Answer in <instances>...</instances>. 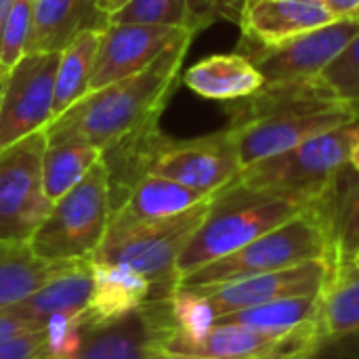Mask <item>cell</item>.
I'll list each match as a JSON object with an SVG mask.
<instances>
[{"label":"cell","instance_id":"cell-18","mask_svg":"<svg viewBox=\"0 0 359 359\" xmlns=\"http://www.w3.org/2000/svg\"><path fill=\"white\" fill-rule=\"evenodd\" d=\"M183 82L204 99L229 103L257 93L265 84V78L248 57L229 53L210 55L194 63L183 74Z\"/></svg>","mask_w":359,"mask_h":359},{"label":"cell","instance_id":"cell-27","mask_svg":"<svg viewBox=\"0 0 359 359\" xmlns=\"http://www.w3.org/2000/svg\"><path fill=\"white\" fill-rule=\"evenodd\" d=\"M320 328L322 334L359 332V267L339 269L324 290Z\"/></svg>","mask_w":359,"mask_h":359},{"label":"cell","instance_id":"cell-16","mask_svg":"<svg viewBox=\"0 0 359 359\" xmlns=\"http://www.w3.org/2000/svg\"><path fill=\"white\" fill-rule=\"evenodd\" d=\"M90 271L93 292L84 309V328L116 322L141 307L151 294V282L130 265L90 261Z\"/></svg>","mask_w":359,"mask_h":359},{"label":"cell","instance_id":"cell-28","mask_svg":"<svg viewBox=\"0 0 359 359\" xmlns=\"http://www.w3.org/2000/svg\"><path fill=\"white\" fill-rule=\"evenodd\" d=\"M40 359H76L84 339V313H55L42 324Z\"/></svg>","mask_w":359,"mask_h":359},{"label":"cell","instance_id":"cell-7","mask_svg":"<svg viewBox=\"0 0 359 359\" xmlns=\"http://www.w3.org/2000/svg\"><path fill=\"white\" fill-rule=\"evenodd\" d=\"M109 217V177L99 160L76 187L53 202L50 212L29 240V248L50 263L90 259L103 242Z\"/></svg>","mask_w":359,"mask_h":359},{"label":"cell","instance_id":"cell-1","mask_svg":"<svg viewBox=\"0 0 359 359\" xmlns=\"http://www.w3.org/2000/svg\"><path fill=\"white\" fill-rule=\"evenodd\" d=\"M229 126L242 168L349 124L359 116L318 78L265 82L257 93L229 101Z\"/></svg>","mask_w":359,"mask_h":359},{"label":"cell","instance_id":"cell-32","mask_svg":"<svg viewBox=\"0 0 359 359\" xmlns=\"http://www.w3.org/2000/svg\"><path fill=\"white\" fill-rule=\"evenodd\" d=\"M318 337H322V328L320 324H311V326H305L292 334H288L280 345H276L271 351L259 355V358L252 359H301L309 349L311 345L318 341Z\"/></svg>","mask_w":359,"mask_h":359},{"label":"cell","instance_id":"cell-5","mask_svg":"<svg viewBox=\"0 0 359 359\" xmlns=\"http://www.w3.org/2000/svg\"><path fill=\"white\" fill-rule=\"evenodd\" d=\"M330 208L332 202L301 212L299 217L263 233L240 250L187 273L177 286L223 284L250 276L282 271L309 261H332L337 265Z\"/></svg>","mask_w":359,"mask_h":359},{"label":"cell","instance_id":"cell-23","mask_svg":"<svg viewBox=\"0 0 359 359\" xmlns=\"http://www.w3.org/2000/svg\"><path fill=\"white\" fill-rule=\"evenodd\" d=\"M101 160V151L80 139H46L42 156V181L50 202L76 187Z\"/></svg>","mask_w":359,"mask_h":359},{"label":"cell","instance_id":"cell-35","mask_svg":"<svg viewBox=\"0 0 359 359\" xmlns=\"http://www.w3.org/2000/svg\"><path fill=\"white\" fill-rule=\"evenodd\" d=\"M32 328H38V324H32L23 318H17L8 311H0V341L8 339V337H15L19 332H25V330H32Z\"/></svg>","mask_w":359,"mask_h":359},{"label":"cell","instance_id":"cell-38","mask_svg":"<svg viewBox=\"0 0 359 359\" xmlns=\"http://www.w3.org/2000/svg\"><path fill=\"white\" fill-rule=\"evenodd\" d=\"M149 359H208L198 358V355H181V353H168V351H156Z\"/></svg>","mask_w":359,"mask_h":359},{"label":"cell","instance_id":"cell-8","mask_svg":"<svg viewBox=\"0 0 359 359\" xmlns=\"http://www.w3.org/2000/svg\"><path fill=\"white\" fill-rule=\"evenodd\" d=\"M44 130L0 149V242L29 244L53 208L42 181Z\"/></svg>","mask_w":359,"mask_h":359},{"label":"cell","instance_id":"cell-41","mask_svg":"<svg viewBox=\"0 0 359 359\" xmlns=\"http://www.w3.org/2000/svg\"><path fill=\"white\" fill-rule=\"evenodd\" d=\"M13 2H15V0H0V21H2V17L6 15V11L11 8Z\"/></svg>","mask_w":359,"mask_h":359},{"label":"cell","instance_id":"cell-13","mask_svg":"<svg viewBox=\"0 0 359 359\" xmlns=\"http://www.w3.org/2000/svg\"><path fill=\"white\" fill-rule=\"evenodd\" d=\"M185 36L196 34L189 29L166 25L107 23L101 32L90 90L147 69L166 48H170Z\"/></svg>","mask_w":359,"mask_h":359},{"label":"cell","instance_id":"cell-42","mask_svg":"<svg viewBox=\"0 0 359 359\" xmlns=\"http://www.w3.org/2000/svg\"><path fill=\"white\" fill-rule=\"evenodd\" d=\"M349 265H355V267H359V250H358V255L353 257V261H351ZM349 265H347V267H349Z\"/></svg>","mask_w":359,"mask_h":359},{"label":"cell","instance_id":"cell-29","mask_svg":"<svg viewBox=\"0 0 359 359\" xmlns=\"http://www.w3.org/2000/svg\"><path fill=\"white\" fill-rule=\"evenodd\" d=\"M318 80L359 116V34L318 76Z\"/></svg>","mask_w":359,"mask_h":359},{"label":"cell","instance_id":"cell-6","mask_svg":"<svg viewBox=\"0 0 359 359\" xmlns=\"http://www.w3.org/2000/svg\"><path fill=\"white\" fill-rule=\"evenodd\" d=\"M210 200L166 219H135L114 210L90 261L130 265L151 282V299L170 297L179 284L177 261L206 217Z\"/></svg>","mask_w":359,"mask_h":359},{"label":"cell","instance_id":"cell-11","mask_svg":"<svg viewBox=\"0 0 359 359\" xmlns=\"http://www.w3.org/2000/svg\"><path fill=\"white\" fill-rule=\"evenodd\" d=\"M359 34L353 17L334 19L322 27L292 36L246 55L265 82H297L318 78Z\"/></svg>","mask_w":359,"mask_h":359},{"label":"cell","instance_id":"cell-19","mask_svg":"<svg viewBox=\"0 0 359 359\" xmlns=\"http://www.w3.org/2000/svg\"><path fill=\"white\" fill-rule=\"evenodd\" d=\"M324 294V292H322ZM322 294L282 299L265 303L259 307L233 311L215 320V324H236L255 332L288 337L305 326L320 324L322 316Z\"/></svg>","mask_w":359,"mask_h":359},{"label":"cell","instance_id":"cell-4","mask_svg":"<svg viewBox=\"0 0 359 359\" xmlns=\"http://www.w3.org/2000/svg\"><path fill=\"white\" fill-rule=\"evenodd\" d=\"M309 208L286 198L246 187L238 181L217 191L206 217L177 261V278L227 257L263 233L299 217Z\"/></svg>","mask_w":359,"mask_h":359},{"label":"cell","instance_id":"cell-24","mask_svg":"<svg viewBox=\"0 0 359 359\" xmlns=\"http://www.w3.org/2000/svg\"><path fill=\"white\" fill-rule=\"evenodd\" d=\"M215 19L206 0H128L109 15V23H143L189 29L198 34Z\"/></svg>","mask_w":359,"mask_h":359},{"label":"cell","instance_id":"cell-21","mask_svg":"<svg viewBox=\"0 0 359 359\" xmlns=\"http://www.w3.org/2000/svg\"><path fill=\"white\" fill-rule=\"evenodd\" d=\"M72 261L50 263L36 257L29 244L0 242V311H8L50 278L63 271Z\"/></svg>","mask_w":359,"mask_h":359},{"label":"cell","instance_id":"cell-12","mask_svg":"<svg viewBox=\"0 0 359 359\" xmlns=\"http://www.w3.org/2000/svg\"><path fill=\"white\" fill-rule=\"evenodd\" d=\"M175 332L170 299H147L128 316L84 328L82 347L76 359H149L162 351Z\"/></svg>","mask_w":359,"mask_h":359},{"label":"cell","instance_id":"cell-26","mask_svg":"<svg viewBox=\"0 0 359 359\" xmlns=\"http://www.w3.org/2000/svg\"><path fill=\"white\" fill-rule=\"evenodd\" d=\"M330 223L337 267L343 269L353 261L359 250V175L351 168V164L345 168L337 185L330 208Z\"/></svg>","mask_w":359,"mask_h":359},{"label":"cell","instance_id":"cell-17","mask_svg":"<svg viewBox=\"0 0 359 359\" xmlns=\"http://www.w3.org/2000/svg\"><path fill=\"white\" fill-rule=\"evenodd\" d=\"M93 292L90 259L72 261L63 271L50 278L27 299L8 309V313L42 326L55 313H84Z\"/></svg>","mask_w":359,"mask_h":359},{"label":"cell","instance_id":"cell-3","mask_svg":"<svg viewBox=\"0 0 359 359\" xmlns=\"http://www.w3.org/2000/svg\"><path fill=\"white\" fill-rule=\"evenodd\" d=\"M358 135L359 118L242 168L236 181L305 208L324 206L334 198L341 175L349 166Z\"/></svg>","mask_w":359,"mask_h":359},{"label":"cell","instance_id":"cell-14","mask_svg":"<svg viewBox=\"0 0 359 359\" xmlns=\"http://www.w3.org/2000/svg\"><path fill=\"white\" fill-rule=\"evenodd\" d=\"M334 15L320 0H250L240 17V55L273 46L292 36L322 27Z\"/></svg>","mask_w":359,"mask_h":359},{"label":"cell","instance_id":"cell-37","mask_svg":"<svg viewBox=\"0 0 359 359\" xmlns=\"http://www.w3.org/2000/svg\"><path fill=\"white\" fill-rule=\"evenodd\" d=\"M128 0H95V4H97V8L103 13V15H114L118 8H122L124 4H126Z\"/></svg>","mask_w":359,"mask_h":359},{"label":"cell","instance_id":"cell-25","mask_svg":"<svg viewBox=\"0 0 359 359\" xmlns=\"http://www.w3.org/2000/svg\"><path fill=\"white\" fill-rule=\"evenodd\" d=\"M286 337L255 332L236 324H215L212 330L198 343L177 345L168 353L198 355L208 359H252L271 351Z\"/></svg>","mask_w":359,"mask_h":359},{"label":"cell","instance_id":"cell-30","mask_svg":"<svg viewBox=\"0 0 359 359\" xmlns=\"http://www.w3.org/2000/svg\"><path fill=\"white\" fill-rule=\"evenodd\" d=\"M32 29V0H15L0 21V65L13 67L27 46Z\"/></svg>","mask_w":359,"mask_h":359},{"label":"cell","instance_id":"cell-39","mask_svg":"<svg viewBox=\"0 0 359 359\" xmlns=\"http://www.w3.org/2000/svg\"><path fill=\"white\" fill-rule=\"evenodd\" d=\"M349 164H351V168L359 175V135L355 145H353V149H351V160H349Z\"/></svg>","mask_w":359,"mask_h":359},{"label":"cell","instance_id":"cell-43","mask_svg":"<svg viewBox=\"0 0 359 359\" xmlns=\"http://www.w3.org/2000/svg\"><path fill=\"white\" fill-rule=\"evenodd\" d=\"M351 17H353V19H358V21H359V8L355 11V13H353V15H351Z\"/></svg>","mask_w":359,"mask_h":359},{"label":"cell","instance_id":"cell-40","mask_svg":"<svg viewBox=\"0 0 359 359\" xmlns=\"http://www.w3.org/2000/svg\"><path fill=\"white\" fill-rule=\"evenodd\" d=\"M6 76H8V67L0 65V99H2V90H4V84H6Z\"/></svg>","mask_w":359,"mask_h":359},{"label":"cell","instance_id":"cell-36","mask_svg":"<svg viewBox=\"0 0 359 359\" xmlns=\"http://www.w3.org/2000/svg\"><path fill=\"white\" fill-rule=\"evenodd\" d=\"M332 15L334 19H347L359 8V0H320Z\"/></svg>","mask_w":359,"mask_h":359},{"label":"cell","instance_id":"cell-15","mask_svg":"<svg viewBox=\"0 0 359 359\" xmlns=\"http://www.w3.org/2000/svg\"><path fill=\"white\" fill-rule=\"evenodd\" d=\"M109 17L95 0H32V29L25 53H61L80 32L103 29Z\"/></svg>","mask_w":359,"mask_h":359},{"label":"cell","instance_id":"cell-9","mask_svg":"<svg viewBox=\"0 0 359 359\" xmlns=\"http://www.w3.org/2000/svg\"><path fill=\"white\" fill-rule=\"evenodd\" d=\"M59 53H25L8 67L0 99V149L48 126Z\"/></svg>","mask_w":359,"mask_h":359},{"label":"cell","instance_id":"cell-31","mask_svg":"<svg viewBox=\"0 0 359 359\" xmlns=\"http://www.w3.org/2000/svg\"><path fill=\"white\" fill-rule=\"evenodd\" d=\"M301 359H359V332L322 334Z\"/></svg>","mask_w":359,"mask_h":359},{"label":"cell","instance_id":"cell-2","mask_svg":"<svg viewBox=\"0 0 359 359\" xmlns=\"http://www.w3.org/2000/svg\"><path fill=\"white\" fill-rule=\"evenodd\" d=\"M194 36L166 48L147 69L86 93L80 101L53 118L46 139H80L99 151L158 124L168 99L179 86L183 61Z\"/></svg>","mask_w":359,"mask_h":359},{"label":"cell","instance_id":"cell-20","mask_svg":"<svg viewBox=\"0 0 359 359\" xmlns=\"http://www.w3.org/2000/svg\"><path fill=\"white\" fill-rule=\"evenodd\" d=\"M208 198L212 196L185 187L177 181L156 175H143L133 183L122 204L114 210H122L135 219H166V217L181 215L206 202Z\"/></svg>","mask_w":359,"mask_h":359},{"label":"cell","instance_id":"cell-22","mask_svg":"<svg viewBox=\"0 0 359 359\" xmlns=\"http://www.w3.org/2000/svg\"><path fill=\"white\" fill-rule=\"evenodd\" d=\"M101 32L103 29H84L59 53L53 103L55 118L90 90V78L97 61Z\"/></svg>","mask_w":359,"mask_h":359},{"label":"cell","instance_id":"cell-34","mask_svg":"<svg viewBox=\"0 0 359 359\" xmlns=\"http://www.w3.org/2000/svg\"><path fill=\"white\" fill-rule=\"evenodd\" d=\"M250 0H206L215 19H225L231 23H240V17Z\"/></svg>","mask_w":359,"mask_h":359},{"label":"cell","instance_id":"cell-10","mask_svg":"<svg viewBox=\"0 0 359 359\" xmlns=\"http://www.w3.org/2000/svg\"><path fill=\"white\" fill-rule=\"evenodd\" d=\"M334 276L337 265L332 261H309L282 271L189 288L208 301L210 309L215 311V318H221L233 311L259 307L282 299L322 294Z\"/></svg>","mask_w":359,"mask_h":359},{"label":"cell","instance_id":"cell-33","mask_svg":"<svg viewBox=\"0 0 359 359\" xmlns=\"http://www.w3.org/2000/svg\"><path fill=\"white\" fill-rule=\"evenodd\" d=\"M44 343L42 326L0 341V359H40Z\"/></svg>","mask_w":359,"mask_h":359}]
</instances>
